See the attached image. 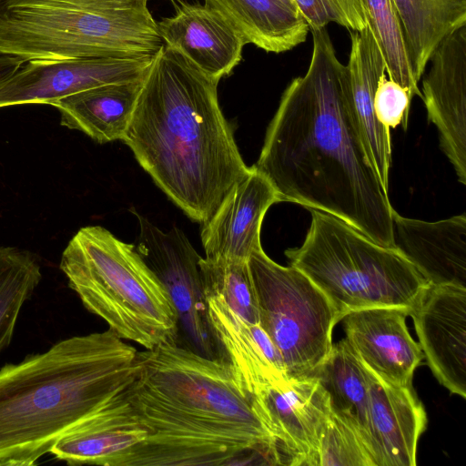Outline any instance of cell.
<instances>
[{"label": "cell", "mask_w": 466, "mask_h": 466, "mask_svg": "<svg viewBox=\"0 0 466 466\" xmlns=\"http://www.w3.org/2000/svg\"><path fill=\"white\" fill-rule=\"evenodd\" d=\"M41 279L33 253L0 245V352L10 344L20 311Z\"/></svg>", "instance_id": "cell-26"}, {"label": "cell", "mask_w": 466, "mask_h": 466, "mask_svg": "<svg viewBox=\"0 0 466 466\" xmlns=\"http://www.w3.org/2000/svg\"><path fill=\"white\" fill-rule=\"evenodd\" d=\"M279 202L271 183L255 166L237 181L213 215L202 223L206 258L248 261L262 248L260 230L268 209Z\"/></svg>", "instance_id": "cell-15"}, {"label": "cell", "mask_w": 466, "mask_h": 466, "mask_svg": "<svg viewBox=\"0 0 466 466\" xmlns=\"http://www.w3.org/2000/svg\"><path fill=\"white\" fill-rule=\"evenodd\" d=\"M137 360L128 394L150 432L112 466L283 465L260 401L228 362L170 342Z\"/></svg>", "instance_id": "cell-2"}, {"label": "cell", "mask_w": 466, "mask_h": 466, "mask_svg": "<svg viewBox=\"0 0 466 466\" xmlns=\"http://www.w3.org/2000/svg\"><path fill=\"white\" fill-rule=\"evenodd\" d=\"M369 384L368 432L375 466H415L427 426L422 403L412 386L390 384L371 371Z\"/></svg>", "instance_id": "cell-18"}, {"label": "cell", "mask_w": 466, "mask_h": 466, "mask_svg": "<svg viewBox=\"0 0 466 466\" xmlns=\"http://www.w3.org/2000/svg\"><path fill=\"white\" fill-rule=\"evenodd\" d=\"M314 376L328 393L331 412L360 432L370 452L368 432L370 371L346 339L332 345Z\"/></svg>", "instance_id": "cell-24"}, {"label": "cell", "mask_w": 466, "mask_h": 466, "mask_svg": "<svg viewBox=\"0 0 466 466\" xmlns=\"http://www.w3.org/2000/svg\"><path fill=\"white\" fill-rule=\"evenodd\" d=\"M260 326L282 355L289 378L314 376L332 348L339 321L326 295L299 269L284 267L260 248L248 260Z\"/></svg>", "instance_id": "cell-8"}, {"label": "cell", "mask_w": 466, "mask_h": 466, "mask_svg": "<svg viewBox=\"0 0 466 466\" xmlns=\"http://www.w3.org/2000/svg\"><path fill=\"white\" fill-rule=\"evenodd\" d=\"M151 58L30 60L0 86V108L49 104L103 85L142 79Z\"/></svg>", "instance_id": "cell-10"}, {"label": "cell", "mask_w": 466, "mask_h": 466, "mask_svg": "<svg viewBox=\"0 0 466 466\" xmlns=\"http://www.w3.org/2000/svg\"><path fill=\"white\" fill-rule=\"evenodd\" d=\"M139 234L136 248L160 279L178 315L177 344L210 359H223L212 331L198 255L177 227L163 231L137 214Z\"/></svg>", "instance_id": "cell-9"}, {"label": "cell", "mask_w": 466, "mask_h": 466, "mask_svg": "<svg viewBox=\"0 0 466 466\" xmlns=\"http://www.w3.org/2000/svg\"><path fill=\"white\" fill-rule=\"evenodd\" d=\"M204 295L222 357L249 395L258 397L289 378L281 353L259 324L248 322L219 296Z\"/></svg>", "instance_id": "cell-16"}, {"label": "cell", "mask_w": 466, "mask_h": 466, "mask_svg": "<svg viewBox=\"0 0 466 466\" xmlns=\"http://www.w3.org/2000/svg\"><path fill=\"white\" fill-rule=\"evenodd\" d=\"M370 28L386 65L389 79L421 97L410 63L401 22L392 0H361Z\"/></svg>", "instance_id": "cell-27"}, {"label": "cell", "mask_w": 466, "mask_h": 466, "mask_svg": "<svg viewBox=\"0 0 466 466\" xmlns=\"http://www.w3.org/2000/svg\"><path fill=\"white\" fill-rule=\"evenodd\" d=\"M417 82L441 40L466 25V0H392Z\"/></svg>", "instance_id": "cell-25"}, {"label": "cell", "mask_w": 466, "mask_h": 466, "mask_svg": "<svg viewBox=\"0 0 466 466\" xmlns=\"http://www.w3.org/2000/svg\"><path fill=\"white\" fill-rule=\"evenodd\" d=\"M309 30L336 23L351 31H361L367 19L361 0H293Z\"/></svg>", "instance_id": "cell-29"}, {"label": "cell", "mask_w": 466, "mask_h": 466, "mask_svg": "<svg viewBox=\"0 0 466 466\" xmlns=\"http://www.w3.org/2000/svg\"><path fill=\"white\" fill-rule=\"evenodd\" d=\"M247 44L282 53L303 43L309 27L303 16L281 0H204Z\"/></svg>", "instance_id": "cell-23"}, {"label": "cell", "mask_w": 466, "mask_h": 466, "mask_svg": "<svg viewBox=\"0 0 466 466\" xmlns=\"http://www.w3.org/2000/svg\"><path fill=\"white\" fill-rule=\"evenodd\" d=\"M395 246L430 284L466 287V216L428 222L393 214Z\"/></svg>", "instance_id": "cell-20"}, {"label": "cell", "mask_w": 466, "mask_h": 466, "mask_svg": "<svg viewBox=\"0 0 466 466\" xmlns=\"http://www.w3.org/2000/svg\"><path fill=\"white\" fill-rule=\"evenodd\" d=\"M410 312L405 308L375 307L341 319L345 339L364 366L381 380L401 387L411 386L424 358L406 325Z\"/></svg>", "instance_id": "cell-14"}, {"label": "cell", "mask_w": 466, "mask_h": 466, "mask_svg": "<svg viewBox=\"0 0 466 466\" xmlns=\"http://www.w3.org/2000/svg\"><path fill=\"white\" fill-rule=\"evenodd\" d=\"M84 307L119 338L145 350L178 340V315L136 246L101 226L81 228L59 264Z\"/></svg>", "instance_id": "cell-5"}, {"label": "cell", "mask_w": 466, "mask_h": 466, "mask_svg": "<svg viewBox=\"0 0 466 466\" xmlns=\"http://www.w3.org/2000/svg\"><path fill=\"white\" fill-rule=\"evenodd\" d=\"M310 31L309 68L282 94L254 166L279 201L331 214L374 242L396 247L395 210L361 140L348 67L325 27Z\"/></svg>", "instance_id": "cell-1"}, {"label": "cell", "mask_w": 466, "mask_h": 466, "mask_svg": "<svg viewBox=\"0 0 466 466\" xmlns=\"http://www.w3.org/2000/svg\"><path fill=\"white\" fill-rule=\"evenodd\" d=\"M315 466H375L360 432L330 413L322 432Z\"/></svg>", "instance_id": "cell-28"}, {"label": "cell", "mask_w": 466, "mask_h": 466, "mask_svg": "<svg viewBox=\"0 0 466 466\" xmlns=\"http://www.w3.org/2000/svg\"><path fill=\"white\" fill-rule=\"evenodd\" d=\"M143 78L86 89L56 100L51 106L58 109L61 125L67 128L79 130L98 143L122 140Z\"/></svg>", "instance_id": "cell-22"}, {"label": "cell", "mask_w": 466, "mask_h": 466, "mask_svg": "<svg viewBox=\"0 0 466 466\" xmlns=\"http://www.w3.org/2000/svg\"><path fill=\"white\" fill-rule=\"evenodd\" d=\"M429 62L421 98L442 151L466 185V25L442 38Z\"/></svg>", "instance_id": "cell-12"}, {"label": "cell", "mask_w": 466, "mask_h": 466, "mask_svg": "<svg viewBox=\"0 0 466 466\" xmlns=\"http://www.w3.org/2000/svg\"><path fill=\"white\" fill-rule=\"evenodd\" d=\"M5 0H0V4H1V3H3V2H5Z\"/></svg>", "instance_id": "cell-34"}, {"label": "cell", "mask_w": 466, "mask_h": 466, "mask_svg": "<svg viewBox=\"0 0 466 466\" xmlns=\"http://www.w3.org/2000/svg\"><path fill=\"white\" fill-rule=\"evenodd\" d=\"M347 65L355 116L366 154L383 187L389 190L391 165L390 129L376 116L374 96L380 78L387 75L382 54L368 26L350 31Z\"/></svg>", "instance_id": "cell-21"}, {"label": "cell", "mask_w": 466, "mask_h": 466, "mask_svg": "<svg viewBox=\"0 0 466 466\" xmlns=\"http://www.w3.org/2000/svg\"><path fill=\"white\" fill-rule=\"evenodd\" d=\"M164 43L149 9L0 6V53L30 60L151 58Z\"/></svg>", "instance_id": "cell-7"}, {"label": "cell", "mask_w": 466, "mask_h": 466, "mask_svg": "<svg viewBox=\"0 0 466 466\" xmlns=\"http://www.w3.org/2000/svg\"><path fill=\"white\" fill-rule=\"evenodd\" d=\"M279 441L284 465L315 466L331 413L327 391L316 376L289 378L258 397Z\"/></svg>", "instance_id": "cell-13"}, {"label": "cell", "mask_w": 466, "mask_h": 466, "mask_svg": "<svg viewBox=\"0 0 466 466\" xmlns=\"http://www.w3.org/2000/svg\"><path fill=\"white\" fill-rule=\"evenodd\" d=\"M283 3H285L286 5H288L289 7H291L292 9L296 10L299 12L296 5L294 4L293 0H281ZM300 14V13H299Z\"/></svg>", "instance_id": "cell-33"}, {"label": "cell", "mask_w": 466, "mask_h": 466, "mask_svg": "<svg viewBox=\"0 0 466 466\" xmlns=\"http://www.w3.org/2000/svg\"><path fill=\"white\" fill-rule=\"evenodd\" d=\"M423 356L439 382L466 398V287L429 284L410 312Z\"/></svg>", "instance_id": "cell-11"}, {"label": "cell", "mask_w": 466, "mask_h": 466, "mask_svg": "<svg viewBox=\"0 0 466 466\" xmlns=\"http://www.w3.org/2000/svg\"><path fill=\"white\" fill-rule=\"evenodd\" d=\"M164 45L219 81L242 57L244 38L216 10L180 0L174 15L157 22Z\"/></svg>", "instance_id": "cell-17"}, {"label": "cell", "mask_w": 466, "mask_h": 466, "mask_svg": "<svg viewBox=\"0 0 466 466\" xmlns=\"http://www.w3.org/2000/svg\"><path fill=\"white\" fill-rule=\"evenodd\" d=\"M128 388L71 428L50 453L70 465L112 466L142 442L150 431L134 408Z\"/></svg>", "instance_id": "cell-19"}, {"label": "cell", "mask_w": 466, "mask_h": 466, "mask_svg": "<svg viewBox=\"0 0 466 466\" xmlns=\"http://www.w3.org/2000/svg\"><path fill=\"white\" fill-rule=\"evenodd\" d=\"M25 62L14 56L0 53V86L18 71Z\"/></svg>", "instance_id": "cell-32"}, {"label": "cell", "mask_w": 466, "mask_h": 466, "mask_svg": "<svg viewBox=\"0 0 466 466\" xmlns=\"http://www.w3.org/2000/svg\"><path fill=\"white\" fill-rule=\"evenodd\" d=\"M175 8L180 0H170ZM148 0H5V7L67 6L94 11H124L148 9Z\"/></svg>", "instance_id": "cell-31"}, {"label": "cell", "mask_w": 466, "mask_h": 466, "mask_svg": "<svg viewBox=\"0 0 466 466\" xmlns=\"http://www.w3.org/2000/svg\"><path fill=\"white\" fill-rule=\"evenodd\" d=\"M218 84L163 45L122 139L156 185L200 223L250 168L219 106Z\"/></svg>", "instance_id": "cell-3"}, {"label": "cell", "mask_w": 466, "mask_h": 466, "mask_svg": "<svg viewBox=\"0 0 466 466\" xmlns=\"http://www.w3.org/2000/svg\"><path fill=\"white\" fill-rule=\"evenodd\" d=\"M309 210L303 243L285 256L326 295L339 320L369 308L412 309L430 283L400 248L374 242L331 214Z\"/></svg>", "instance_id": "cell-6"}, {"label": "cell", "mask_w": 466, "mask_h": 466, "mask_svg": "<svg viewBox=\"0 0 466 466\" xmlns=\"http://www.w3.org/2000/svg\"><path fill=\"white\" fill-rule=\"evenodd\" d=\"M138 351L112 329L73 336L0 369V465L30 466L127 390Z\"/></svg>", "instance_id": "cell-4"}, {"label": "cell", "mask_w": 466, "mask_h": 466, "mask_svg": "<svg viewBox=\"0 0 466 466\" xmlns=\"http://www.w3.org/2000/svg\"><path fill=\"white\" fill-rule=\"evenodd\" d=\"M413 95L398 83L383 76L374 96V109L379 121L387 128L400 126L407 129L410 106Z\"/></svg>", "instance_id": "cell-30"}]
</instances>
